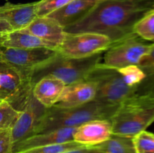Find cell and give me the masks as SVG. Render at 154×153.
I'll return each instance as SVG.
<instances>
[{
	"label": "cell",
	"mask_w": 154,
	"mask_h": 153,
	"mask_svg": "<svg viewBox=\"0 0 154 153\" xmlns=\"http://www.w3.org/2000/svg\"><path fill=\"white\" fill-rule=\"evenodd\" d=\"M90 147L99 153H135L133 137L113 134L107 140Z\"/></svg>",
	"instance_id": "cell-19"
},
{
	"label": "cell",
	"mask_w": 154,
	"mask_h": 153,
	"mask_svg": "<svg viewBox=\"0 0 154 153\" xmlns=\"http://www.w3.org/2000/svg\"><path fill=\"white\" fill-rule=\"evenodd\" d=\"M153 43H147L135 33L111 43L102 56L105 66L119 69L129 65H138L143 56L151 47Z\"/></svg>",
	"instance_id": "cell-7"
},
{
	"label": "cell",
	"mask_w": 154,
	"mask_h": 153,
	"mask_svg": "<svg viewBox=\"0 0 154 153\" xmlns=\"http://www.w3.org/2000/svg\"><path fill=\"white\" fill-rule=\"evenodd\" d=\"M103 52L84 58H72L57 53L43 64L30 71L32 86L42 77L54 76L61 80L66 85L85 80L92 70L101 62Z\"/></svg>",
	"instance_id": "cell-4"
},
{
	"label": "cell",
	"mask_w": 154,
	"mask_h": 153,
	"mask_svg": "<svg viewBox=\"0 0 154 153\" xmlns=\"http://www.w3.org/2000/svg\"><path fill=\"white\" fill-rule=\"evenodd\" d=\"M138 66L145 74L146 76L154 75V43L152 44L150 50L143 56Z\"/></svg>",
	"instance_id": "cell-26"
},
{
	"label": "cell",
	"mask_w": 154,
	"mask_h": 153,
	"mask_svg": "<svg viewBox=\"0 0 154 153\" xmlns=\"http://www.w3.org/2000/svg\"><path fill=\"white\" fill-rule=\"evenodd\" d=\"M154 0H101L66 33L95 32L115 42L132 34L135 24L153 10Z\"/></svg>",
	"instance_id": "cell-1"
},
{
	"label": "cell",
	"mask_w": 154,
	"mask_h": 153,
	"mask_svg": "<svg viewBox=\"0 0 154 153\" xmlns=\"http://www.w3.org/2000/svg\"><path fill=\"white\" fill-rule=\"evenodd\" d=\"M2 100H3V99H2V98H1V97H0V103H1V102H2Z\"/></svg>",
	"instance_id": "cell-32"
},
{
	"label": "cell",
	"mask_w": 154,
	"mask_h": 153,
	"mask_svg": "<svg viewBox=\"0 0 154 153\" xmlns=\"http://www.w3.org/2000/svg\"><path fill=\"white\" fill-rule=\"evenodd\" d=\"M57 50L50 48H9L0 46V61L29 72L51 59Z\"/></svg>",
	"instance_id": "cell-9"
},
{
	"label": "cell",
	"mask_w": 154,
	"mask_h": 153,
	"mask_svg": "<svg viewBox=\"0 0 154 153\" xmlns=\"http://www.w3.org/2000/svg\"><path fill=\"white\" fill-rule=\"evenodd\" d=\"M96 86L92 81L85 80L66 85L56 107L69 108L81 106L95 100Z\"/></svg>",
	"instance_id": "cell-12"
},
{
	"label": "cell",
	"mask_w": 154,
	"mask_h": 153,
	"mask_svg": "<svg viewBox=\"0 0 154 153\" xmlns=\"http://www.w3.org/2000/svg\"><path fill=\"white\" fill-rule=\"evenodd\" d=\"M20 111L15 109L6 100L0 103V130L11 128L17 120Z\"/></svg>",
	"instance_id": "cell-22"
},
{
	"label": "cell",
	"mask_w": 154,
	"mask_h": 153,
	"mask_svg": "<svg viewBox=\"0 0 154 153\" xmlns=\"http://www.w3.org/2000/svg\"><path fill=\"white\" fill-rule=\"evenodd\" d=\"M112 135V124L109 119L87 122L76 128L73 135L75 142L85 146H93L109 139Z\"/></svg>",
	"instance_id": "cell-11"
},
{
	"label": "cell",
	"mask_w": 154,
	"mask_h": 153,
	"mask_svg": "<svg viewBox=\"0 0 154 153\" xmlns=\"http://www.w3.org/2000/svg\"><path fill=\"white\" fill-rule=\"evenodd\" d=\"M111 43L109 38L99 33H66L57 52L69 58H84L105 52Z\"/></svg>",
	"instance_id": "cell-8"
},
{
	"label": "cell",
	"mask_w": 154,
	"mask_h": 153,
	"mask_svg": "<svg viewBox=\"0 0 154 153\" xmlns=\"http://www.w3.org/2000/svg\"><path fill=\"white\" fill-rule=\"evenodd\" d=\"M124 77L126 84L132 88H137V86L146 77L145 74L138 65H129L118 69Z\"/></svg>",
	"instance_id": "cell-24"
},
{
	"label": "cell",
	"mask_w": 154,
	"mask_h": 153,
	"mask_svg": "<svg viewBox=\"0 0 154 153\" xmlns=\"http://www.w3.org/2000/svg\"><path fill=\"white\" fill-rule=\"evenodd\" d=\"M46 109L35 98L32 93L20 111L17 120L11 128L13 146L35 134L36 128Z\"/></svg>",
	"instance_id": "cell-10"
},
{
	"label": "cell",
	"mask_w": 154,
	"mask_h": 153,
	"mask_svg": "<svg viewBox=\"0 0 154 153\" xmlns=\"http://www.w3.org/2000/svg\"><path fill=\"white\" fill-rule=\"evenodd\" d=\"M118 106L94 100L75 107L47 108L35 134L64 128H77L92 120H110Z\"/></svg>",
	"instance_id": "cell-2"
},
{
	"label": "cell",
	"mask_w": 154,
	"mask_h": 153,
	"mask_svg": "<svg viewBox=\"0 0 154 153\" xmlns=\"http://www.w3.org/2000/svg\"><path fill=\"white\" fill-rule=\"evenodd\" d=\"M37 2L26 4H11L7 2L0 6V18L5 20L13 28L19 31L28 26L36 17Z\"/></svg>",
	"instance_id": "cell-15"
},
{
	"label": "cell",
	"mask_w": 154,
	"mask_h": 153,
	"mask_svg": "<svg viewBox=\"0 0 154 153\" xmlns=\"http://www.w3.org/2000/svg\"><path fill=\"white\" fill-rule=\"evenodd\" d=\"M110 120L113 134L133 137L154 122V98L135 94L119 104Z\"/></svg>",
	"instance_id": "cell-3"
},
{
	"label": "cell",
	"mask_w": 154,
	"mask_h": 153,
	"mask_svg": "<svg viewBox=\"0 0 154 153\" xmlns=\"http://www.w3.org/2000/svg\"><path fill=\"white\" fill-rule=\"evenodd\" d=\"M76 128H64L34 134L13 146V153L43 146L64 143L74 141L73 135Z\"/></svg>",
	"instance_id": "cell-14"
},
{
	"label": "cell",
	"mask_w": 154,
	"mask_h": 153,
	"mask_svg": "<svg viewBox=\"0 0 154 153\" xmlns=\"http://www.w3.org/2000/svg\"><path fill=\"white\" fill-rule=\"evenodd\" d=\"M101 0H72L50 14L63 27L69 26L84 18Z\"/></svg>",
	"instance_id": "cell-16"
},
{
	"label": "cell",
	"mask_w": 154,
	"mask_h": 153,
	"mask_svg": "<svg viewBox=\"0 0 154 153\" xmlns=\"http://www.w3.org/2000/svg\"><path fill=\"white\" fill-rule=\"evenodd\" d=\"M3 35H4V34H3ZM3 35H0V46H1L2 42V36Z\"/></svg>",
	"instance_id": "cell-31"
},
{
	"label": "cell",
	"mask_w": 154,
	"mask_h": 153,
	"mask_svg": "<svg viewBox=\"0 0 154 153\" xmlns=\"http://www.w3.org/2000/svg\"><path fill=\"white\" fill-rule=\"evenodd\" d=\"M135 153H154V134L143 130L133 136Z\"/></svg>",
	"instance_id": "cell-23"
},
{
	"label": "cell",
	"mask_w": 154,
	"mask_h": 153,
	"mask_svg": "<svg viewBox=\"0 0 154 153\" xmlns=\"http://www.w3.org/2000/svg\"><path fill=\"white\" fill-rule=\"evenodd\" d=\"M12 31H13V28L11 26L10 24L5 20L0 18V35H3Z\"/></svg>",
	"instance_id": "cell-29"
},
{
	"label": "cell",
	"mask_w": 154,
	"mask_h": 153,
	"mask_svg": "<svg viewBox=\"0 0 154 153\" xmlns=\"http://www.w3.org/2000/svg\"><path fill=\"white\" fill-rule=\"evenodd\" d=\"M83 147H85V146L78 143L75 141H72V142H64V143L53 144V145L43 146L29 148V149L17 153H63L65 152L70 151V150L83 148Z\"/></svg>",
	"instance_id": "cell-21"
},
{
	"label": "cell",
	"mask_w": 154,
	"mask_h": 153,
	"mask_svg": "<svg viewBox=\"0 0 154 153\" xmlns=\"http://www.w3.org/2000/svg\"><path fill=\"white\" fill-rule=\"evenodd\" d=\"M19 31L50 42L57 49L63 43L66 34L64 27L50 16H37L28 26Z\"/></svg>",
	"instance_id": "cell-13"
},
{
	"label": "cell",
	"mask_w": 154,
	"mask_h": 153,
	"mask_svg": "<svg viewBox=\"0 0 154 153\" xmlns=\"http://www.w3.org/2000/svg\"><path fill=\"white\" fill-rule=\"evenodd\" d=\"M87 80L96 86L95 100L109 105H119L126 99L135 95L136 88L126 84L118 69L98 64L87 76Z\"/></svg>",
	"instance_id": "cell-5"
},
{
	"label": "cell",
	"mask_w": 154,
	"mask_h": 153,
	"mask_svg": "<svg viewBox=\"0 0 154 153\" xmlns=\"http://www.w3.org/2000/svg\"><path fill=\"white\" fill-rule=\"evenodd\" d=\"M66 86L58 78L45 76L33 86V96L45 107L51 108L57 103Z\"/></svg>",
	"instance_id": "cell-17"
},
{
	"label": "cell",
	"mask_w": 154,
	"mask_h": 153,
	"mask_svg": "<svg viewBox=\"0 0 154 153\" xmlns=\"http://www.w3.org/2000/svg\"><path fill=\"white\" fill-rule=\"evenodd\" d=\"M63 153H99L96 150L90 146H85L83 148H77V149L70 150V151L65 152Z\"/></svg>",
	"instance_id": "cell-30"
},
{
	"label": "cell",
	"mask_w": 154,
	"mask_h": 153,
	"mask_svg": "<svg viewBox=\"0 0 154 153\" xmlns=\"http://www.w3.org/2000/svg\"><path fill=\"white\" fill-rule=\"evenodd\" d=\"M0 153H13L11 128L0 130Z\"/></svg>",
	"instance_id": "cell-27"
},
{
	"label": "cell",
	"mask_w": 154,
	"mask_h": 153,
	"mask_svg": "<svg viewBox=\"0 0 154 153\" xmlns=\"http://www.w3.org/2000/svg\"><path fill=\"white\" fill-rule=\"evenodd\" d=\"M1 46L9 48L45 47L57 50V47L53 44L20 31H12L5 34L2 36Z\"/></svg>",
	"instance_id": "cell-18"
},
{
	"label": "cell",
	"mask_w": 154,
	"mask_h": 153,
	"mask_svg": "<svg viewBox=\"0 0 154 153\" xmlns=\"http://www.w3.org/2000/svg\"><path fill=\"white\" fill-rule=\"evenodd\" d=\"M32 93L29 72L0 61V97L21 111Z\"/></svg>",
	"instance_id": "cell-6"
},
{
	"label": "cell",
	"mask_w": 154,
	"mask_h": 153,
	"mask_svg": "<svg viewBox=\"0 0 154 153\" xmlns=\"http://www.w3.org/2000/svg\"><path fill=\"white\" fill-rule=\"evenodd\" d=\"M133 32L147 41L154 43V10L140 20L135 25Z\"/></svg>",
	"instance_id": "cell-20"
},
{
	"label": "cell",
	"mask_w": 154,
	"mask_h": 153,
	"mask_svg": "<svg viewBox=\"0 0 154 153\" xmlns=\"http://www.w3.org/2000/svg\"><path fill=\"white\" fill-rule=\"evenodd\" d=\"M135 94L139 95H149L154 98V75L146 76L137 86Z\"/></svg>",
	"instance_id": "cell-28"
},
{
	"label": "cell",
	"mask_w": 154,
	"mask_h": 153,
	"mask_svg": "<svg viewBox=\"0 0 154 153\" xmlns=\"http://www.w3.org/2000/svg\"><path fill=\"white\" fill-rule=\"evenodd\" d=\"M72 0H40L36 3L37 16H48Z\"/></svg>",
	"instance_id": "cell-25"
}]
</instances>
